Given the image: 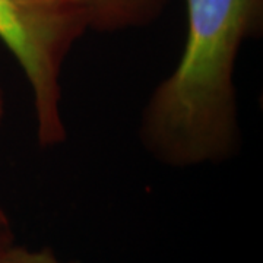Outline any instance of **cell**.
Instances as JSON below:
<instances>
[{"instance_id":"4","label":"cell","mask_w":263,"mask_h":263,"mask_svg":"<svg viewBox=\"0 0 263 263\" xmlns=\"http://www.w3.org/2000/svg\"><path fill=\"white\" fill-rule=\"evenodd\" d=\"M0 263H79V262H63L59 259L56 253L50 247L43 249H28L24 246L15 245L10 249Z\"/></svg>"},{"instance_id":"5","label":"cell","mask_w":263,"mask_h":263,"mask_svg":"<svg viewBox=\"0 0 263 263\" xmlns=\"http://www.w3.org/2000/svg\"><path fill=\"white\" fill-rule=\"evenodd\" d=\"M15 245H16L15 243V233H13L10 218L6 214V211L0 206V260Z\"/></svg>"},{"instance_id":"6","label":"cell","mask_w":263,"mask_h":263,"mask_svg":"<svg viewBox=\"0 0 263 263\" xmlns=\"http://www.w3.org/2000/svg\"><path fill=\"white\" fill-rule=\"evenodd\" d=\"M5 117H6V98H5V92L0 86V127L5 122Z\"/></svg>"},{"instance_id":"3","label":"cell","mask_w":263,"mask_h":263,"mask_svg":"<svg viewBox=\"0 0 263 263\" xmlns=\"http://www.w3.org/2000/svg\"><path fill=\"white\" fill-rule=\"evenodd\" d=\"M82 12L88 31L117 34L151 27L171 0H67Z\"/></svg>"},{"instance_id":"2","label":"cell","mask_w":263,"mask_h":263,"mask_svg":"<svg viewBox=\"0 0 263 263\" xmlns=\"http://www.w3.org/2000/svg\"><path fill=\"white\" fill-rule=\"evenodd\" d=\"M86 32L82 12L67 0H0V41L28 81L35 136L43 149L67 139L63 69Z\"/></svg>"},{"instance_id":"1","label":"cell","mask_w":263,"mask_h":263,"mask_svg":"<svg viewBox=\"0 0 263 263\" xmlns=\"http://www.w3.org/2000/svg\"><path fill=\"white\" fill-rule=\"evenodd\" d=\"M187 32L173 72L141 116L142 146L176 170L218 165L241 148L235 65L262 35L263 0H184Z\"/></svg>"}]
</instances>
